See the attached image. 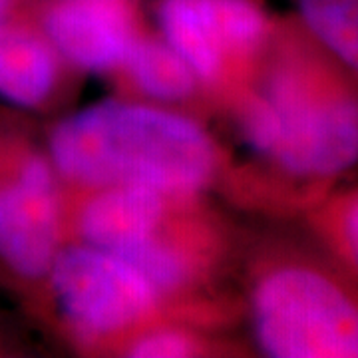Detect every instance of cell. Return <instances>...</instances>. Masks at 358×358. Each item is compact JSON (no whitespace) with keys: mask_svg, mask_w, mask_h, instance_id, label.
I'll return each mask as SVG.
<instances>
[{"mask_svg":"<svg viewBox=\"0 0 358 358\" xmlns=\"http://www.w3.org/2000/svg\"><path fill=\"white\" fill-rule=\"evenodd\" d=\"M271 48L239 112L245 145L294 181L343 178L358 167V80L301 28Z\"/></svg>","mask_w":358,"mask_h":358,"instance_id":"obj_1","label":"cell"},{"mask_svg":"<svg viewBox=\"0 0 358 358\" xmlns=\"http://www.w3.org/2000/svg\"><path fill=\"white\" fill-rule=\"evenodd\" d=\"M46 155L60 178L78 185H136L167 199L201 192L217 169V148L199 122L148 100L78 110L52 129Z\"/></svg>","mask_w":358,"mask_h":358,"instance_id":"obj_2","label":"cell"},{"mask_svg":"<svg viewBox=\"0 0 358 358\" xmlns=\"http://www.w3.org/2000/svg\"><path fill=\"white\" fill-rule=\"evenodd\" d=\"M249 317L271 358H358V273L308 253L281 257L253 282Z\"/></svg>","mask_w":358,"mask_h":358,"instance_id":"obj_3","label":"cell"},{"mask_svg":"<svg viewBox=\"0 0 358 358\" xmlns=\"http://www.w3.org/2000/svg\"><path fill=\"white\" fill-rule=\"evenodd\" d=\"M46 279L62 317L86 338L126 333L164 296L128 257L84 241L60 245Z\"/></svg>","mask_w":358,"mask_h":358,"instance_id":"obj_4","label":"cell"},{"mask_svg":"<svg viewBox=\"0 0 358 358\" xmlns=\"http://www.w3.org/2000/svg\"><path fill=\"white\" fill-rule=\"evenodd\" d=\"M157 30L199 84L217 82L235 64L263 56L275 38L259 0H159Z\"/></svg>","mask_w":358,"mask_h":358,"instance_id":"obj_5","label":"cell"},{"mask_svg":"<svg viewBox=\"0 0 358 358\" xmlns=\"http://www.w3.org/2000/svg\"><path fill=\"white\" fill-rule=\"evenodd\" d=\"M58 179L38 152L0 159V263L26 281L44 279L60 249Z\"/></svg>","mask_w":358,"mask_h":358,"instance_id":"obj_6","label":"cell"},{"mask_svg":"<svg viewBox=\"0 0 358 358\" xmlns=\"http://www.w3.org/2000/svg\"><path fill=\"white\" fill-rule=\"evenodd\" d=\"M166 207V195L148 187H100L80 209L78 233L84 243L128 257L145 271L173 245L162 233Z\"/></svg>","mask_w":358,"mask_h":358,"instance_id":"obj_7","label":"cell"},{"mask_svg":"<svg viewBox=\"0 0 358 358\" xmlns=\"http://www.w3.org/2000/svg\"><path fill=\"white\" fill-rule=\"evenodd\" d=\"M40 30L60 62L82 72L122 68L140 38L124 0H58L44 13Z\"/></svg>","mask_w":358,"mask_h":358,"instance_id":"obj_8","label":"cell"},{"mask_svg":"<svg viewBox=\"0 0 358 358\" xmlns=\"http://www.w3.org/2000/svg\"><path fill=\"white\" fill-rule=\"evenodd\" d=\"M60 58L30 26L14 22L0 32V100L18 110H36L58 86Z\"/></svg>","mask_w":358,"mask_h":358,"instance_id":"obj_9","label":"cell"},{"mask_svg":"<svg viewBox=\"0 0 358 358\" xmlns=\"http://www.w3.org/2000/svg\"><path fill=\"white\" fill-rule=\"evenodd\" d=\"M122 70L148 102L171 106L183 102L199 86L197 78L162 38H138Z\"/></svg>","mask_w":358,"mask_h":358,"instance_id":"obj_10","label":"cell"},{"mask_svg":"<svg viewBox=\"0 0 358 358\" xmlns=\"http://www.w3.org/2000/svg\"><path fill=\"white\" fill-rule=\"evenodd\" d=\"M299 28L358 80V0H294Z\"/></svg>","mask_w":358,"mask_h":358,"instance_id":"obj_11","label":"cell"},{"mask_svg":"<svg viewBox=\"0 0 358 358\" xmlns=\"http://www.w3.org/2000/svg\"><path fill=\"white\" fill-rule=\"evenodd\" d=\"M327 223L338 255L358 273V187L331 205Z\"/></svg>","mask_w":358,"mask_h":358,"instance_id":"obj_12","label":"cell"},{"mask_svg":"<svg viewBox=\"0 0 358 358\" xmlns=\"http://www.w3.org/2000/svg\"><path fill=\"white\" fill-rule=\"evenodd\" d=\"M195 352V343L189 334L178 329H155L140 334L128 348L134 358H183Z\"/></svg>","mask_w":358,"mask_h":358,"instance_id":"obj_13","label":"cell"},{"mask_svg":"<svg viewBox=\"0 0 358 358\" xmlns=\"http://www.w3.org/2000/svg\"><path fill=\"white\" fill-rule=\"evenodd\" d=\"M18 2L20 0H0V32L4 28H8L16 20V14H18Z\"/></svg>","mask_w":358,"mask_h":358,"instance_id":"obj_14","label":"cell"}]
</instances>
